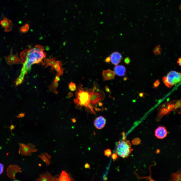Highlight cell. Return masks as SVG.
Returning a JSON list of instances; mask_svg holds the SVG:
<instances>
[{
  "instance_id": "cell-1",
  "label": "cell",
  "mask_w": 181,
  "mask_h": 181,
  "mask_svg": "<svg viewBox=\"0 0 181 181\" xmlns=\"http://www.w3.org/2000/svg\"><path fill=\"white\" fill-rule=\"evenodd\" d=\"M44 51L42 46L37 45L32 49H26L21 53L20 56L22 60L24 63L20 75L15 81L16 86L22 83L25 75L33 64L42 62L46 56V54Z\"/></svg>"
},
{
  "instance_id": "cell-2",
  "label": "cell",
  "mask_w": 181,
  "mask_h": 181,
  "mask_svg": "<svg viewBox=\"0 0 181 181\" xmlns=\"http://www.w3.org/2000/svg\"><path fill=\"white\" fill-rule=\"evenodd\" d=\"M130 141L123 140L119 141L117 144L115 152L118 155L123 158L129 156L133 150Z\"/></svg>"
},
{
  "instance_id": "cell-3",
  "label": "cell",
  "mask_w": 181,
  "mask_h": 181,
  "mask_svg": "<svg viewBox=\"0 0 181 181\" xmlns=\"http://www.w3.org/2000/svg\"><path fill=\"white\" fill-rule=\"evenodd\" d=\"M76 99H74V103L81 107L87 108L89 103L90 94L88 90H83L81 88H78L76 92Z\"/></svg>"
},
{
  "instance_id": "cell-4",
  "label": "cell",
  "mask_w": 181,
  "mask_h": 181,
  "mask_svg": "<svg viewBox=\"0 0 181 181\" xmlns=\"http://www.w3.org/2000/svg\"><path fill=\"white\" fill-rule=\"evenodd\" d=\"M181 76L180 73L172 70L163 77L162 80L166 86L170 88L180 81Z\"/></svg>"
},
{
  "instance_id": "cell-5",
  "label": "cell",
  "mask_w": 181,
  "mask_h": 181,
  "mask_svg": "<svg viewBox=\"0 0 181 181\" xmlns=\"http://www.w3.org/2000/svg\"><path fill=\"white\" fill-rule=\"evenodd\" d=\"M19 145L18 153L22 155L31 156L32 153L37 151L35 148V146L31 143L24 144L19 143Z\"/></svg>"
},
{
  "instance_id": "cell-6",
  "label": "cell",
  "mask_w": 181,
  "mask_h": 181,
  "mask_svg": "<svg viewBox=\"0 0 181 181\" xmlns=\"http://www.w3.org/2000/svg\"><path fill=\"white\" fill-rule=\"evenodd\" d=\"M44 65H47L52 66L57 71L58 76L62 75L63 73V70L61 67V64L60 62L58 61H56L54 59H51L45 60L43 63Z\"/></svg>"
},
{
  "instance_id": "cell-7",
  "label": "cell",
  "mask_w": 181,
  "mask_h": 181,
  "mask_svg": "<svg viewBox=\"0 0 181 181\" xmlns=\"http://www.w3.org/2000/svg\"><path fill=\"white\" fill-rule=\"evenodd\" d=\"M101 93V91H96L95 89L89 92L90 104L94 105L104 99V97H103V92Z\"/></svg>"
},
{
  "instance_id": "cell-8",
  "label": "cell",
  "mask_w": 181,
  "mask_h": 181,
  "mask_svg": "<svg viewBox=\"0 0 181 181\" xmlns=\"http://www.w3.org/2000/svg\"><path fill=\"white\" fill-rule=\"evenodd\" d=\"M21 168L16 165L9 166L7 169V175L9 178L15 179V175L18 172H22Z\"/></svg>"
},
{
  "instance_id": "cell-9",
  "label": "cell",
  "mask_w": 181,
  "mask_h": 181,
  "mask_svg": "<svg viewBox=\"0 0 181 181\" xmlns=\"http://www.w3.org/2000/svg\"><path fill=\"white\" fill-rule=\"evenodd\" d=\"M5 59L7 63L11 65L15 64H23L22 61L18 57L17 53L15 55H13L12 50L10 55L7 57H5Z\"/></svg>"
},
{
  "instance_id": "cell-10",
  "label": "cell",
  "mask_w": 181,
  "mask_h": 181,
  "mask_svg": "<svg viewBox=\"0 0 181 181\" xmlns=\"http://www.w3.org/2000/svg\"><path fill=\"white\" fill-rule=\"evenodd\" d=\"M57 176L53 177L51 173L47 171L39 175V177L36 180L38 181H57Z\"/></svg>"
},
{
  "instance_id": "cell-11",
  "label": "cell",
  "mask_w": 181,
  "mask_h": 181,
  "mask_svg": "<svg viewBox=\"0 0 181 181\" xmlns=\"http://www.w3.org/2000/svg\"><path fill=\"white\" fill-rule=\"evenodd\" d=\"M168 133L165 127L159 126L155 130V135L158 138L163 139L166 137Z\"/></svg>"
},
{
  "instance_id": "cell-12",
  "label": "cell",
  "mask_w": 181,
  "mask_h": 181,
  "mask_svg": "<svg viewBox=\"0 0 181 181\" xmlns=\"http://www.w3.org/2000/svg\"><path fill=\"white\" fill-rule=\"evenodd\" d=\"M1 26L4 29L5 32L10 31L12 29L13 24L12 21L7 18L4 17L0 22Z\"/></svg>"
},
{
  "instance_id": "cell-13",
  "label": "cell",
  "mask_w": 181,
  "mask_h": 181,
  "mask_svg": "<svg viewBox=\"0 0 181 181\" xmlns=\"http://www.w3.org/2000/svg\"><path fill=\"white\" fill-rule=\"evenodd\" d=\"M106 123V120L103 116L98 117L95 120L94 125L98 129H101L105 126Z\"/></svg>"
},
{
  "instance_id": "cell-14",
  "label": "cell",
  "mask_w": 181,
  "mask_h": 181,
  "mask_svg": "<svg viewBox=\"0 0 181 181\" xmlns=\"http://www.w3.org/2000/svg\"><path fill=\"white\" fill-rule=\"evenodd\" d=\"M110 58L111 63L115 65L119 63L122 58L121 54L118 52H115L112 53Z\"/></svg>"
},
{
  "instance_id": "cell-15",
  "label": "cell",
  "mask_w": 181,
  "mask_h": 181,
  "mask_svg": "<svg viewBox=\"0 0 181 181\" xmlns=\"http://www.w3.org/2000/svg\"><path fill=\"white\" fill-rule=\"evenodd\" d=\"M114 72L115 74L119 76H124L126 73V69L123 65H116L114 67Z\"/></svg>"
},
{
  "instance_id": "cell-16",
  "label": "cell",
  "mask_w": 181,
  "mask_h": 181,
  "mask_svg": "<svg viewBox=\"0 0 181 181\" xmlns=\"http://www.w3.org/2000/svg\"><path fill=\"white\" fill-rule=\"evenodd\" d=\"M73 179L70 175H69L65 170H62L60 176L59 175L57 178V181H73Z\"/></svg>"
},
{
  "instance_id": "cell-17",
  "label": "cell",
  "mask_w": 181,
  "mask_h": 181,
  "mask_svg": "<svg viewBox=\"0 0 181 181\" xmlns=\"http://www.w3.org/2000/svg\"><path fill=\"white\" fill-rule=\"evenodd\" d=\"M115 73L110 69L103 71L102 75L104 80H107L113 79L115 77Z\"/></svg>"
},
{
  "instance_id": "cell-18",
  "label": "cell",
  "mask_w": 181,
  "mask_h": 181,
  "mask_svg": "<svg viewBox=\"0 0 181 181\" xmlns=\"http://www.w3.org/2000/svg\"><path fill=\"white\" fill-rule=\"evenodd\" d=\"M38 156L46 163L47 165H49L50 164L51 157L48 154L46 153H42Z\"/></svg>"
},
{
  "instance_id": "cell-19",
  "label": "cell",
  "mask_w": 181,
  "mask_h": 181,
  "mask_svg": "<svg viewBox=\"0 0 181 181\" xmlns=\"http://www.w3.org/2000/svg\"><path fill=\"white\" fill-rule=\"evenodd\" d=\"M181 174L180 171L178 170L176 172L172 173L170 180L173 181H180Z\"/></svg>"
},
{
  "instance_id": "cell-20",
  "label": "cell",
  "mask_w": 181,
  "mask_h": 181,
  "mask_svg": "<svg viewBox=\"0 0 181 181\" xmlns=\"http://www.w3.org/2000/svg\"><path fill=\"white\" fill-rule=\"evenodd\" d=\"M162 49L160 45H158L156 46L153 50V51L155 55H158L161 54Z\"/></svg>"
},
{
  "instance_id": "cell-21",
  "label": "cell",
  "mask_w": 181,
  "mask_h": 181,
  "mask_svg": "<svg viewBox=\"0 0 181 181\" xmlns=\"http://www.w3.org/2000/svg\"><path fill=\"white\" fill-rule=\"evenodd\" d=\"M29 29V26L28 24H26L22 27L20 29L21 32L23 33L27 32Z\"/></svg>"
},
{
  "instance_id": "cell-22",
  "label": "cell",
  "mask_w": 181,
  "mask_h": 181,
  "mask_svg": "<svg viewBox=\"0 0 181 181\" xmlns=\"http://www.w3.org/2000/svg\"><path fill=\"white\" fill-rule=\"evenodd\" d=\"M70 90L71 91H74L76 90V84L73 82H70L69 85Z\"/></svg>"
},
{
  "instance_id": "cell-23",
  "label": "cell",
  "mask_w": 181,
  "mask_h": 181,
  "mask_svg": "<svg viewBox=\"0 0 181 181\" xmlns=\"http://www.w3.org/2000/svg\"><path fill=\"white\" fill-rule=\"evenodd\" d=\"M104 154L105 156L109 157L111 155V150L109 149H106L104 151Z\"/></svg>"
},
{
  "instance_id": "cell-24",
  "label": "cell",
  "mask_w": 181,
  "mask_h": 181,
  "mask_svg": "<svg viewBox=\"0 0 181 181\" xmlns=\"http://www.w3.org/2000/svg\"><path fill=\"white\" fill-rule=\"evenodd\" d=\"M58 85V82L54 81L53 85L52 86V88H53V90H55V89H56Z\"/></svg>"
},
{
  "instance_id": "cell-25",
  "label": "cell",
  "mask_w": 181,
  "mask_h": 181,
  "mask_svg": "<svg viewBox=\"0 0 181 181\" xmlns=\"http://www.w3.org/2000/svg\"><path fill=\"white\" fill-rule=\"evenodd\" d=\"M124 61L125 63L128 64L130 63V60L129 57H127L124 59Z\"/></svg>"
},
{
  "instance_id": "cell-26",
  "label": "cell",
  "mask_w": 181,
  "mask_h": 181,
  "mask_svg": "<svg viewBox=\"0 0 181 181\" xmlns=\"http://www.w3.org/2000/svg\"><path fill=\"white\" fill-rule=\"evenodd\" d=\"M111 157L113 161H115L117 159L118 156L116 153H114L112 155Z\"/></svg>"
},
{
  "instance_id": "cell-27",
  "label": "cell",
  "mask_w": 181,
  "mask_h": 181,
  "mask_svg": "<svg viewBox=\"0 0 181 181\" xmlns=\"http://www.w3.org/2000/svg\"><path fill=\"white\" fill-rule=\"evenodd\" d=\"M4 165L0 163V175L3 172L4 170Z\"/></svg>"
},
{
  "instance_id": "cell-28",
  "label": "cell",
  "mask_w": 181,
  "mask_h": 181,
  "mask_svg": "<svg viewBox=\"0 0 181 181\" xmlns=\"http://www.w3.org/2000/svg\"><path fill=\"white\" fill-rule=\"evenodd\" d=\"M105 61L107 63H109L111 61L110 57H107L105 60Z\"/></svg>"
},
{
  "instance_id": "cell-29",
  "label": "cell",
  "mask_w": 181,
  "mask_h": 181,
  "mask_svg": "<svg viewBox=\"0 0 181 181\" xmlns=\"http://www.w3.org/2000/svg\"><path fill=\"white\" fill-rule=\"evenodd\" d=\"M160 83V82L159 80H157L154 83V85L156 87Z\"/></svg>"
},
{
  "instance_id": "cell-30",
  "label": "cell",
  "mask_w": 181,
  "mask_h": 181,
  "mask_svg": "<svg viewBox=\"0 0 181 181\" xmlns=\"http://www.w3.org/2000/svg\"><path fill=\"white\" fill-rule=\"evenodd\" d=\"M84 167L85 168H90V166L87 163H86L84 165Z\"/></svg>"
},
{
  "instance_id": "cell-31",
  "label": "cell",
  "mask_w": 181,
  "mask_h": 181,
  "mask_svg": "<svg viewBox=\"0 0 181 181\" xmlns=\"http://www.w3.org/2000/svg\"><path fill=\"white\" fill-rule=\"evenodd\" d=\"M181 58H179L177 61V63L178 64V65L180 66H181Z\"/></svg>"
},
{
  "instance_id": "cell-32",
  "label": "cell",
  "mask_w": 181,
  "mask_h": 181,
  "mask_svg": "<svg viewBox=\"0 0 181 181\" xmlns=\"http://www.w3.org/2000/svg\"><path fill=\"white\" fill-rule=\"evenodd\" d=\"M60 80V78L58 76H57L55 78L54 80V81L58 82Z\"/></svg>"
}]
</instances>
